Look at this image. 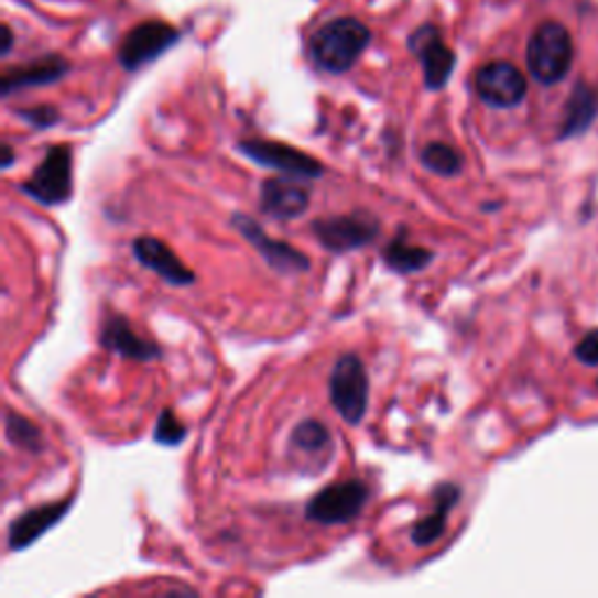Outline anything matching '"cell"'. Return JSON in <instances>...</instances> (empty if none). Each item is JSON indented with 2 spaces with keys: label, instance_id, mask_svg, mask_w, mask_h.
Here are the masks:
<instances>
[{
  "label": "cell",
  "instance_id": "obj_1",
  "mask_svg": "<svg viewBox=\"0 0 598 598\" xmlns=\"http://www.w3.org/2000/svg\"><path fill=\"white\" fill-rule=\"evenodd\" d=\"M370 41V29L358 19H335V22L318 29V33L312 37V59L318 68L339 75L351 70Z\"/></svg>",
  "mask_w": 598,
  "mask_h": 598
},
{
  "label": "cell",
  "instance_id": "obj_2",
  "mask_svg": "<svg viewBox=\"0 0 598 598\" xmlns=\"http://www.w3.org/2000/svg\"><path fill=\"white\" fill-rule=\"evenodd\" d=\"M526 64L540 85L562 83L573 64L570 33L556 22L540 24L529 41Z\"/></svg>",
  "mask_w": 598,
  "mask_h": 598
},
{
  "label": "cell",
  "instance_id": "obj_3",
  "mask_svg": "<svg viewBox=\"0 0 598 598\" xmlns=\"http://www.w3.org/2000/svg\"><path fill=\"white\" fill-rule=\"evenodd\" d=\"M330 402L349 426H360L370 404V377L360 356L344 354L330 372Z\"/></svg>",
  "mask_w": 598,
  "mask_h": 598
},
{
  "label": "cell",
  "instance_id": "obj_4",
  "mask_svg": "<svg viewBox=\"0 0 598 598\" xmlns=\"http://www.w3.org/2000/svg\"><path fill=\"white\" fill-rule=\"evenodd\" d=\"M370 487L362 479H344L325 487L306 503L304 517L320 526L351 524L370 503Z\"/></svg>",
  "mask_w": 598,
  "mask_h": 598
},
{
  "label": "cell",
  "instance_id": "obj_5",
  "mask_svg": "<svg viewBox=\"0 0 598 598\" xmlns=\"http://www.w3.org/2000/svg\"><path fill=\"white\" fill-rule=\"evenodd\" d=\"M26 197L41 206H64L73 197V152L68 145H52L45 160L19 185Z\"/></svg>",
  "mask_w": 598,
  "mask_h": 598
},
{
  "label": "cell",
  "instance_id": "obj_6",
  "mask_svg": "<svg viewBox=\"0 0 598 598\" xmlns=\"http://www.w3.org/2000/svg\"><path fill=\"white\" fill-rule=\"evenodd\" d=\"M314 237L327 253L344 255L370 246L381 231L379 220L368 210H354L346 216H327L312 222Z\"/></svg>",
  "mask_w": 598,
  "mask_h": 598
},
{
  "label": "cell",
  "instance_id": "obj_7",
  "mask_svg": "<svg viewBox=\"0 0 598 598\" xmlns=\"http://www.w3.org/2000/svg\"><path fill=\"white\" fill-rule=\"evenodd\" d=\"M237 150L262 168H272L300 181H316L325 173V166L316 157L287 143L250 139L237 143Z\"/></svg>",
  "mask_w": 598,
  "mask_h": 598
},
{
  "label": "cell",
  "instance_id": "obj_8",
  "mask_svg": "<svg viewBox=\"0 0 598 598\" xmlns=\"http://www.w3.org/2000/svg\"><path fill=\"white\" fill-rule=\"evenodd\" d=\"M231 225L239 231V235L253 246L258 253L264 258V262L274 269L276 274H304L312 269V260H308L302 250L293 248L291 243L279 241L274 237H269L264 227L246 214H235L231 216Z\"/></svg>",
  "mask_w": 598,
  "mask_h": 598
},
{
  "label": "cell",
  "instance_id": "obj_9",
  "mask_svg": "<svg viewBox=\"0 0 598 598\" xmlns=\"http://www.w3.org/2000/svg\"><path fill=\"white\" fill-rule=\"evenodd\" d=\"M475 89L481 101L491 108H514L526 96V77L508 62H491L475 75Z\"/></svg>",
  "mask_w": 598,
  "mask_h": 598
},
{
  "label": "cell",
  "instance_id": "obj_10",
  "mask_svg": "<svg viewBox=\"0 0 598 598\" xmlns=\"http://www.w3.org/2000/svg\"><path fill=\"white\" fill-rule=\"evenodd\" d=\"M181 33L166 22H143L131 29L120 47V64L127 70H139L178 43Z\"/></svg>",
  "mask_w": 598,
  "mask_h": 598
},
{
  "label": "cell",
  "instance_id": "obj_11",
  "mask_svg": "<svg viewBox=\"0 0 598 598\" xmlns=\"http://www.w3.org/2000/svg\"><path fill=\"white\" fill-rule=\"evenodd\" d=\"M410 50L418 56L423 66V83L431 91H439L449 83L456 66V54L445 45L435 26L426 24L410 37Z\"/></svg>",
  "mask_w": 598,
  "mask_h": 598
},
{
  "label": "cell",
  "instance_id": "obj_12",
  "mask_svg": "<svg viewBox=\"0 0 598 598\" xmlns=\"http://www.w3.org/2000/svg\"><path fill=\"white\" fill-rule=\"evenodd\" d=\"M308 202H312V192L300 183V178L279 173V176L267 178L260 185V208L272 220H297L306 214Z\"/></svg>",
  "mask_w": 598,
  "mask_h": 598
},
{
  "label": "cell",
  "instance_id": "obj_13",
  "mask_svg": "<svg viewBox=\"0 0 598 598\" xmlns=\"http://www.w3.org/2000/svg\"><path fill=\"white\" fill-rule=\"evenodd\" d=\"M73 498L59 500V503H47L41 508H31L24 514L12 519L8 529V547L12 552L29 550L33 543H37L47 531H52L62 519L70 512Z\"/></svg>",
  "mask_w": 598,
  "mask_h": 598
},
{
  "label": "cell",
  "instance_id": "obj_14",
  "mask_svg": "<svg viewBox=\"0 0 598 598\" xmlns=\"http://www.w3.org/2000/svg\"><path fill=\"white\" fill-rule=\"evenodd\" d=\"M131 250H133V258H137L141 262V267L150 269V272L157 274L164 283L168 285H176V287H183V285H192L195 283V272L192 269H187L178 255L173 253V250L154 237H139L137 241L131 243Z\"/></svg>",
  "mask_w": 598,
  "mask_h": 598
},
{
  "label": "cell",
  "instance_id": "obj_15",
  "mask_svg": "<svg viewBox=\"0 0 598 598\" xmlns=\"http://www.w3.org/2000/svg\"><path fill=\"white\" fill-rule=\"evenodd\" d=\"M99 344L104 346L106 351L118 354L122 358L129 360H160L162 358V349L160 344L148 341L141 335H137V330L127 323L124 316H108L101 333H99Z\"/></svg>",
  "mask_w": 598,
  "mask_h": 598
},
{
  "label": "cell",
  "instance_id": "obj_16",
  "mask_svg": "<svg viewBox=\"0 0 598 598\" xmlns=\"http://www.w3.org/2000/svg\"><path fill=\"white\" fill-rule=\"evenodd\" d=\"M433 500V512L428 517L418 519L414 524L410 537L416 547H431L447 531V517L458 505L460 500V487L454 481H439V485L431 493Z\"/></svg>",
  "mask_w": 598,
  "mask_h": 598
},
{
  "label": "cell",
  "instance_id": "obj_17",
  "mask_svg": "<svg viewBox=\"0 0 598 598\" xmlns=\"http://www.w3.org/2000/svg\"><path fill=\"white\" fill-rule=\"evenodd\" d=\"M68 70H70V66L66 59H62V56H56V54H50V56H45V59H37L29 66L6 70L3 80H0V94L10 96L19 89L54 85V83H59Z\"/></svg>",
  "mask_w": 598,
  "mask_h": 598
},
{
  "label": "cell",
  "instance_id": "obj_18",
  "mask_svg": "<svg viewBox=\"0 0 598 598\" xmlns=\"http://www.w3.org/2000/svg\"><path fill=\"white\" fill-rule=\"evenodd\" d=\"M381 260L391 269V272L400 276H410V274L423 272V269H428L431 262L435 260V253L423 246L410 243L407 231L400 229L398 237L391 243H385V248L381 250Z\"/></svg>",
  "mask_w": 598,
  "mask_h": 598
},
{
  "label": "cell",
  "instance_id": "obj_19",
  "mask_svg": "<svg viewBox=\"0 0 598 598\" xmlns=\"http://www.w3.org/2000/svg\"><path fill=\"white\" fill-rule=\"evenodd\" d=\"M287 447H291V454H300L302 458H318L325 466L333 458V435L320 421L306 418L295 426Z\"/></svg>",
  "mask_w": 598,
  "mask_h": 598
},
{
  "label": "cell",
  "instance_id": "obj_20",
  "mask_svg": "<svg viewBox=\"0 0 598 598\" xmlns=\"http://www.w3.org/2000/svg\"><path fill=\"white\" fill-rule=\"evenodd\" d=\"M596 110H598V101H596L594 91L580 83L568 99L566 118H564L558 139H573V137H580V133H585L596 118Z\"/></svg>",
  "mask_w": 598,
  "mask_h": 598
},
{
  "label": "cell",
  "instance_id": "obj_21",
  "mask_svg": "<svg viewBox=\"0 0 598 598\" xmlns=\"http://www.w3.org/2000/svg\"><path fill=\"white\" fill-rule=\"evenodd\" d=\"M421 164L431 173H437V176L452 178V176H458L466 162H463V154L456 148L437 141V143H428L421 150Z\"/></svg>",
  "mask_w": 598,
  "mask_h": 598
},
{
  "label": "cell",
  "instance_id": "obj_22",
  "mask_svg": "<svg viewBox=\"0 0 598 598\" xmlns=\"http://www.w3.org/2000/svg\"><path fill=\"white\" fill-rule=\"evenodd\" d=\"M6 435L10 445H14L17 449H24L29 454H41L45 447L41 428L17 412L6 414Z\"/></svg>",
  "mask_w": 598,
  "mask_h": 598
},
{
  "label": "cell",
  "instance_id": "obj_23",
  "mask_svg": "<svg viewBox=\"0 0 598 598\" xmlns=\"http://www.w3.org/2000/svg\"><path fill=\"white\" fill-rule=\"evenodd\" d=\"M187 437V428L173 410H162L157 423H154V442L162 447H181Z\"/></svg>",
  "mask_w": 598,
  "mask_h": 598
},
{
  "label": "cell",
  "instance_id": "obj_24",
  "mask_svg": "<svg viewBox=\"0 0 598 598\" xmlns=\"http://www.w3.org/2000/svg\"><path fill=\"white\" fill-rule=\"evenodd\" d=\"M17 118H22L29 127L43 131V129H50V127H54L56 122H59L62 115L54 106H35V108L17 110Z\"/></svg>",
  "mask_w": 598,
  "mask_h": 598
},
{
  "label": "cell",
  "instance_id": "obj_25",
  "mask_svg": "<svg viewBox=\"0 0 598 598\" xmlns=\"http://www.w3.org/2000/svg\"><path fill=\"white\" fill-rule=\"evenodd\" d=\"M575 356L589 368H598V330H591L580 344L575 346Z\"/></svg>",
  "mask_w": 598,
  "mask_h": 598
},
{
  "label": "cell",
  "instance_id": "obj_26",
  "mask_svg": "<svg viewBox=\"0 0 598 598\" xmlns=\"http://www.w3.org/2000/svg\"><path fill=\"white\" fill-rule=\"evenodd\" d=\"M12 164H14V150L10 145H3V162H0V168L8 171L12 168Z\"/></svg>",
  "mask_w": 598,
  "mask_h": 598
},
{
  "label": "cell",
  "instance_id": "obj_27",
  "mask_svg": "<svg viewBox=\"0 0 598 598\" xmlns=\"http://www.w3.org/2000/svg\"><path fill=\"white\" fill-rule=\"evenodd\" d=\"M12 41H14V37H12V29H10V26H3V50H0V52H3V56L10 54Z\"/></svg>",
  "mask_w": 598,
  "mask_h": 598
}]
</instances>
